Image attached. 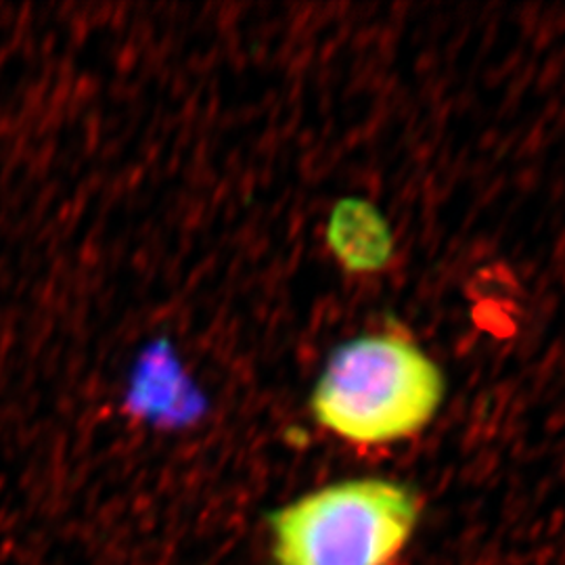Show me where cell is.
Here are the masks:
<instances>
[{"label":"cell","instance_id":"1","mask_svg":"<svg viewBox=\"0 0 565 565\" xmlns=\"http://www.w3.org/2000/svg\"><path fill=\"white\" fill-rule=\"evenodd\" d=\"M440 366L394 329L342 343L310 394L324 431L354 446L401 445L419 436L445 403Z\"/></svg>","mask_w":565,"mask_h":565},{"label":"cell","instance_id":"2","mask_svg":"<svg viewBox=\"0 0 565 565\" xmlns=\"http://www.w3.org/2000/svg\"><path fill=\"white\" fill-rule=\"evenodd\" d=\"M413 486L348 478L319 486L268 515L275 565H398L422 525Z\"/></svg>","mask_w":565,"mask_h":565},{"label":"cell","instance_id":"3","mask_svg":"<svg viewBox=\"0 0 565 565\" xmlns=\"http://www.w3.org/2000/svg\"><path fill=\"white\" fill-rule=\"evenodd\" d=\"M327 245L348 273H380L394 258V235L384 214L366 200L348 198L333 207Z\"/></svg>","mask_w":565,"mask_h":565}]
</instances>
